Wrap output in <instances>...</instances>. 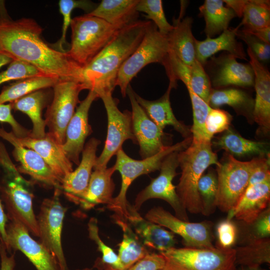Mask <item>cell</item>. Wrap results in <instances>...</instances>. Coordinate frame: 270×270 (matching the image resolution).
<instances>
[{
    "mask_svg": "<svg viewBox=\"0 0 270 270\" xmlns=\"http://www.w3.org/2000/svg\"><path fill=\"white\" fill-rule=\"evenodd\" d=\"M100 144V141L97 138H90L84 145L78 167L66 175L61 181V190L76 204H79L86 191L97 158V148Z\"/></svg>",
    "mask_w": 270,
    "mask_h": 270,
    "instance_id": "obj_20",
    "label": "cell"
},
{
    "mask_svg": "<svg viewBox=\"0 0 270 270\" xmlns=\"http://www.w3.org/2000/svg\"><path fill=\"white\" fill-rule=\"evenodd\" d=\"M240 270H264L260 266H241Z\"/></svg>",
    "mask_w": 270,
    "mask_h": 270,
    "instance_id": "obj_57",
    "label": "cell"
},
{
    "mask_svg": "<svg viewBox=\"0 0 270 270\" xmlns=\"http://www.w3.org/2000/svg\"><path fill=\"white\" fill-rule=\"evenodd\" d=\"M164 256L160 254L150 253L128 270H160L164 265Z\"/></svg>",
    "mask_w": 270,
    "mask_h": 270,
    "instance_id": "obj_50",
    "label": "cell"
},
{
    "mask_svg": "<svg viewBox=\"0 0 270 270\" xmlns=\"http://www.w3.org/2000/svg\"><path fill=\"white\" fill-rule=\"evenodd\" d=\"M121 228L123 236L119 244L118 257L121 270H128L132 266L150 252L134 232L126 219L115 214L112 216Z\"/></svg>",
    "mask_w": 270,
    "mask_h": 270,
    "instance_id": "obj_30",
    "label": "cell"
},
{
    "mask_svg": "<svg viewBox=\"0 0 270 270\" xmlns=\"http://www.w3.org/2000/svg\"><path fill=\"white\" fill-rule=\"evenodd\" d=\"M211 142H193L178 153V166L182 172L176 192L186 211L191 214L202 212L201 200L198 191V182L210 166H218L219 162L212 151Z\"/></svg>",
    "mask_w": 270,
    "mask_h": 270,
    "instance_id": "obj_3",
    "label": "cell"
},
{
    "mask_svg": "<svg viewBox=\"0 0 270 270\" xmlns=\"http://www.w3.org/2000/svg\"><path fill=\"white\" fill-rule=\"evenodd\" d=\"M7 216L4 212V210L0 199V234L4 246L6 247L7 244L6 226L7 222Z\"/></svg>",
    "mask_w": 270,
    "mask_h": 270,
    "instance_id": "obj_54",
    "label": "cell"
},
{
    "mask_svg": "<svg viewBox=\"0 0 270 270\" xmlns=\"http://www.w3.org/2000/svg\"><path fill=\"white\" fill-rule=\"evenodd\" d=\"M270 180V158H264L251 174L248 187Z\"/></svg>",
    "mask_w": 270,
    "mask_h": 270,
    "instance_id": "obj_51",
    "label": "cell"
},
{
    "mask_svg": "<svg viewBox=\"0 0 270 270\" xmlns=\"http://www.w3.org/2000/svg\"><path fill=\"white\" fill-rule=\"evenodd\" d=\"M128 212L127 221L146 248L162 252L174 246L176 241L173 232L143 218L130 204Z\"/></svg>",
    "mask_w": 270,
    "mask_h": 270,
    "instance_id": "obj_23",
    "label": "cell"
},
{
    "mask_svg": "<svg viewBox=\"0 0 270 270\" xmlns=\"http://www.w3.org/2000/svg\"><path fill=\"white\" fill-rule=\"evenodd\" d=\"M126 94L132 106V128L137 144L140 146V154L142 159L153 156L166 146L163 142L164 130L149 118L138 104L130 84Z\"/></svg>",
    "mask_w": 270,
    "mask_h": 270,
    "instance_id": "obj_15",
    "label": "cell"
},
{
    "mask_svg": "<svg viewBox=\"0 0 270 270\" xmlns=\"http://www.w3.org/2000/svg\"><path fill=\"white\" fill-rule=\"evenodd\" d=\"M60 12L63 16L62 33L60 38L56 43V50L66 52L64 45L66 44V35L68 26L70 25L72 18L71 14L76 8H80L88 14L92 11L96 6L89 0H60L58 2Z\"/></svg>",
    "mask_w": 270,
    "mask_h": 270,
    "instance_id": "obj_43",
    "label": "cell"
},
{
    "mask_svg": "<svg viewBox=\"0 0 270 270\" xmlns=\"http://www.w3.org/2000/svg\"><path fill=\"white\" fill-rule=\"evenodd\" d=\"M2 256V268L1 270H12L14 266V260L4 256Z\"/></svg>",
    "mask_w": 270,
    "mask_h": 270,
    "instance_id": "obj_55",
    "label": "cell"
},
{
    "mask_svg": "<svg viewBox=\"0 0 270 270\" xmlns=\"http://www.w3.org/2000/svg\"><path fill=\"white\" fill-rule=\"evenodd\" d=\"M164 265L160 270H236L234 248H170L160 252Z\"/></svg>",
    "mask_w": 270,
    "mask_h": 270,
    "instance_id": "obj_8",
    "label": "cell"
},
{
    "mask_svg": "<svg viewBox=\"0 0 270 270\" xmlns=\"http://www.w3.org/2000/svg\"><path fill=\"white\" fill-rule=\"evenodd\" d=\"M170 50L166 35L159 32L152 22L137 48L120 68L116 80L122 96L132 78L145 66L152 63L163 65Z\"/></svg>",
    "mask_w": 270,
    "mask_h": 270,
    "instance_id": "obj_9",
    "label": "cell"
},
{
    "mask_svg": "<svg viewBox=\"0 0 270 270\" xmlns=\"http://www.w3.org/2000/svg\"><path fill=\"white\" fill-rule=\"evenodd\" d=\"M10 104H0V122L8 123L12 126V133L18 138L25 137L30 134V132L22 127L15 120L12 114Z\"/></svg>",
    "mask_w": 270,
    "mask_h": 270,
    "instance_id": "obj_49",
    "label": "cell"
},
{
    "mask_svg": "<svg viewBox=\"0 0 270 270\" xmlns=\"http://www.w3.org/2000/svg\"><path fill=\"white\" fill-rule=\"evenodd\" d=\"M242 20L236 28L241 26L248 28H261L270 26V1L268 0H248L244 8Z\"/></svg>",
    "mask_w": 270,
    "mask_h": 270,
    "instance_id": "obj_37",
    "label": "cell"
},
{
    "mask_svg": "<svg viewBox=\"0 0 270 270\" xmlns=\"http://www.w3.org/2000/svg\"><path fill=\"white\" fill-rule=\"evenodd\" d=\"M190 96L193 113V125L190 129L192 142H211L206 128V120L212 108L208 104L196 94L189 87H186Z\"/></svg>",
    "mask_w": 270,
    "mask_h": 270,
    "instance_id": "obj_38",
    "label": "cell"
},
{
    "mask_svg": "<svg viewBox=\"0 0 270 270\" xmlns=\"http://www.w3.org/2000/svg\"><path fill=\"white\" fill-rule=\"evenodd\" d=\"M54 98L45 114L47 132L59 144L65 140L66 127L75 112L80 92L88 90L82 82L72 80H58L53 86Z\"/></svg>",
    "mask_w": 270,
    "mask_h": 270,
    "instance_id": "obj_10",
    "label": "cell"
},
{
    "mask_svg": "<svg viewBox=\"0 0 270 270\" xmlns=\"http://www.w3.org/2000/svg\"><path fill=\"white\" fill-rule=\"evenodd\" d=\"M59 80L42 76L21 80L6 88L0 94V104L12 102L34 92L53 86Z\"/></svg>",
    "mask_w": 270,
    "mask_h": 270,
    "instance_id": "obj_36",
    "label": "cell"
},
{
    "mask_svg": "<svg viewBox=\"0 0 270 270\" xmlns=\"http://www.w3.org/2000/svg\"><path fill=\"white\" fill-rule=\"evenodd\" d=\"M226 6L231 8L239 18L242 16L248 0H223Z\"/></svg>",
    "mask_w": 270,
    "mask_h": 270,
    "instance_id": "obj_53",
    "label": "cell"
},
{
    "mask_svg": "<svg viewBox=\"0 0 270 270\" xmlns=\"http://www.w3.org/2000/svg\"><path fill=\"white\" fill-rule=\"evenodd\" d=\"M235 28L236 36L244 41L260 62H268L270 58V45L240 29Z\"/></svg>",
    "mask_w": 270,
    "mask_h": 270,
    "instance_id": "obj_48",
    "label": "cell"
},
{
    "mask_svg": "<svg viewBox=\"0 0 270 270\" xmlns=\"http://www.w3.org/2000/svg\"><path fill=\"white\" fill-rule=\"evenodd\" d=\"M115 171L114 166L94 169L86 191L79 202L82 208L90 209L98 204L108 206L112 202L115 185L112 176Z\"/></svg>",
    "mask_w": 270,
    "mask_h": 270,
    "instance_id": "obj_27",
    "label": "cell"
},
{
    "mask_svg": "<svg viewBox=\"0 0 270 270\" xmlns=\"http://www.w3.org/2000/svg\"><path fill=\"white\" fill-rule=\"evenodd\" d=\"M236 264L242 266H260L270 264V239L266 238L234 248Z\"/></svg>",
    "mask_w": 270,
    "mask_h": 270,
    "instance_id": "obj_35",
    "label": "cell"
},
{
    "mask_svg": "<svg viewBox=\"0 0 270 270\" xmlns=\"http://www.w3.org/2000/svg\"><path fill=\"white\" fill-rule=\"evenodd\" d=\"M97 98L98 96L96 92L90 90L86 97L80 102L66 130L65 140L62 148L68 160L76 164L80 162V156L84 148L86 139L92 132L88 124V112L92 102Z\"/></svg>",
    "mask_w": 270,
    "mask_h": 270,
    "instance_id": "obj_18",
    "label": "cell"
},
{
    "mask_svg": "<svg viewBox=\"0 0 270 270\" xmlns=\"http://www.w3.org/2000/svg\"><path fill=\"white\" fill-rule=\"evenodd\" d=\"M242 30L248 33L262 42L270 44V26L261 28H242Z\"/></svg>",
    "mask_w": 270,
    "mask_h": 270,
    "instance_id": "obj_52",
    "label": "cell"
},
{
    "mask_svg": "<svg viewBox=\"0 0 270 270\" xmlns=\"http://www.w3.org/2000/svg\"><path fill=\"white\" fill-rule=\"evenodd\" d=\"M136 10L146 14V18L150 20L160 33L167 35L173 28L167 20L161 0H139Z\"/></svg>",
    "mask_w": 270,
    "mask_h": 270,
    "instance_id": "obj_42",
    "label": "cell"
},
{
    "mask_svg": "<svg viewBox=\"0 0 270 270\" xmlns=\"http://www.w3.org/2000/svg\"><path fill=\"white\" fill-rule=\"evenodd\" d=\"M178 152H173L164 158L159 175L152 179L150 184L137 195L133 206L136 210H140L146 201L152 198H160L170 204L175 212L176 216L188 221L187 211L177 194L176 186L172 184L174 178L178 174L176 170L179 166Z\"/></svg>",
    "mask_w": 270,
    "mask_h": 270,
    "instance_id": "obj_13",
    "label": "cell"
},
{
    "mask_svg": "<svg viewBox=\"0 0 270 270\" xmlns=\"http://www.w3.org/2000/svg\"><path fill=\"white\" fill-rule=\"evenodd\" d=\"M192 18L187 16L174 22L166 35L170 50L186 65L190 66L196 60V38L192 32Z\"/></svg>",
    "mask_w": 270,
    "mask_h": 270,
    "instance_id": "obj_28",
    "label": "cell"
},
{
    "mask_svg": "<svg viewBox=\"0 0 270 270\" xmlns=\"http://www.w3.org/2000/svg\"><path fill=\"white\" fill-rule=\"evenodd\" d=\"M240 234H238L241 245L257 240L270 238V207L264 210L252 222L248 224L242 223Z\"/></svg>",
    "mask_w": 270,
    "mask_h": 270,
    "instance_id": "obj_39",
    "label": "cell"
},
{
    "mask_svg": "<svg viewBox=\"0 0 270 270\" xmlns=\"http://www.w3.org/2000/svg\"><path fill=\"white\" fill-rule=\"evenodd\" d=\"M0 137L14 146L12 156L20 164L17 168L20 173L28 175L43 185L61 190V180L36 152L20 145L14 138L12 132L2 128H0Z\"/></svg>",
    "mask_w": 270,
    "mask_h": 270,
    "instance_id": "obj_17",
    "label": "cell"
},
{
    "mask_svg": "<svg viewBox=\"0 0 270 270\" xmlns=\"http://www.w3.org/2000/svg\"><path fill=\"white\" fill-rule=\"evenodd\" d=\"M270 180L249 186L228 212L226 218H235L242 223L250 224L270 206Z\"/></svg>",
    "mask_w": 270,
    "mask_h": 270,
    "instance_id": "obj_24",
    "label": "cell"
},
{
    "mask_svg": "<svg viewBox=\"0 0 270 270\" xmlns=\"http://www.w3.org/2000/svg\"><path fill=\"white\" fill-rule=\"evenodd\" d=\"M236 37L235 28H228L217 38H206L204 40H196V60L204 66L210 57L222 50L236 58L247 60L242 44L237 40Z\"/></svg>",
    "mask_w": 270,
    "mask_h": 270,
    "instance_id": "obj_26",
    "label": "cell"
},
{
    "mask_svg": "<svg viewBox=\"0 0 270 270\" xmlns=\"http://www.w3.org/2000/svg\"><path fill=\"white\" fill-rule=\"evenodd\" d=\"M42 32V27L32 18L14 21L2 18L0 52L13 60L34 66L45 76L84 83L83 68L70 58L66 52L48 45L40 38Z\"/></svg>",
    "mask_w": 270,
    "mask_h": 270,
    "instance_id": "obj_1",
    "label": "cell"
},
{
    "mask_svg": "<svg viewBox=\"0 0 270 270\" xmlns=\"http://www.w3.org/2000/svg\"><path fill=\"white\" fill-rule=\"evenodd\" d=\"M174 86L169 84L168 90L160 98L155 100H146L134 92L138 104L144 110L149 118L162 130L171 126L184 138L190 137V130L174 115L170 100V92Z\"/></svg>",
    "mask_w": 270,
    "mask_h": 270,
    "instance_id": "obj_25",
    "label": "cell"
},
{
    "mask_svg": "<svg viewBox=\"0 0 270 270\" xmlns=\"http://www.w3.org/2000/svg\"><path fill=\"white\" fill-rule=\"evenodd\" d=\"M192 140V137L186 138L174 145L166 146L156 154L142 160H134L128 156L122 148L116 154V159L114 166L116 171H118L121 175V188L118 195L108 206V208L119 216L126 220L128 207L130 204L126 195L132 182L142 175L160 170L162 162L166 156L173 152L186 148L190 144Z\"/></svg>",
    "mask_w": 270,
    "mask_h": 270,
    "instance_id": "obj_6",
    "label": "cell"
},
{
    "mask_svg": "<svg viewBox=\"0 0 270 270\" xmlns=\"http://www.w3.org/2000/svg\"><path fill=\"white\" fill-rule=\"evenodd\" d=\"M46 98L42 90L26 95L12 102V109L26 114L32 123V129L29 136L33 138H44L46 134V124L42 118V110Z\"/></svg>",
    "mask_w": 270,
    "mask_h": 270,
    "instance_id": "obj_32",
    "label": "cell"
},
{
    "mask_svg": "<svg viewBox=\"0 0 270 270\" xmlns=\"http://www.w3.org/2000/svg\"><path fill=\"white\" fill-rule=\"evenodd\" d=\"M199 10L206 22L204 32L210 38L227 30L230 22L236 16L222 0H206Z\"/></svg>",
    "mask_w": 270,
    "mask_h": 270,
    "instance_id": "obj_33",
    "label": "cell"
},
{
    "mask_svg": "<svg viewBox=\"0 0 270 270\" xmlns=\"http://www.w3.org/2000/svg\"><path fill=\"white\" fill-rule=\"evenodd\" d=\"M247 54L254 74L256 96L252 118L264 132L268 133L270 129V74L248 48Z\"/></svg>",
    "mask_w": 270,
    "mask_h": 270,
    "instance_id": "obj_21",
    "label": "cell"
},
{
    "mask_svg": "<svg viewBox=\"0 0 270 270\" xmlns=\"http://www.w3.org/2000/svg\"><path fill=\"white\" fill-rule=\"evenodd\" d=\"M6 248L20 251L37 270H61L54 256L40 242L34 240L22 225L10 221L6 224Z\"/></svg>",
    "mask_w": 270,
    "mask_h": 270,
    "instance_id": "obj_16",
    "label": "cell"
},
{
    "mask_svg": "<svg viewBox=\"0 0 270 270\" xmlns=\"http://www.w3.org/2000/svg\"><path fill=\"white\" fill-rule=\"evenodd\" d=\"M12 60H13L11 58L0 52V68L10 63Z\"/></svg>",
    "mask_w": 270,
    "mask_h": 270,
    "instance_id": "obj_56",
    "label": "cell"
},
{
    "mask_svg": "<svg viewBox=\"0 0 270 270\" xmlns=\"http://www.w3.org/2000/svg\"><path fill=\"white\" fill-rule=\"evenodd\" d=\"M212 58L210 62L212 68L209 77L211 84L214 88L254 86V74L250 64L240 63L229 54Z\"/></svg>",
    "mask_w": 270,
    "mask_h": 270,
    "instance_id": "obj_19",
    "label": "cell"
},
{
    "mask_svg": "<svg viewBox=\"0 0 270 270\" xmlns=\"http://www.w3.org/2000/svg\"><path fill=\"white\" fill-rule=\"evenodd\" d=\"M264 158L262 156L242 162L228 154L224 156L216 166V208L222 212H228L236 206L247 188L252 171Z\"/></svg>",
    "mask_w": 270,
    "mask_h": 270,
    "instance_id": "obj_7",
    "label": "cell"
},
{
    "mask_svg": "<svg viewBox=\"0 0 270 270\" xmlns=\"http://www.w3.org/2000/svg\"><path fill=\"white\" fill-rule=\"evenodd\" d=\"M198 191L202 204L201 213L205 216H209L216 208L218 191L217 175L212 171L203 174L198 184Z\"/></svg>",
    "mask_w": 270,
    "mask_h": 270,
    "instance_id": "obj_40",
    "label": "cell"
},
{
    "mask_svg": "<svg viewBox=\"0 0 270 270\" xmlns=\"http://www.w3.org/2000/svg\"><path fill=\"white\" fill-rule=\"evenodd\" d=\"M61 192L59 188H54L53 196L43 200L36 220L40 242L54 256L61 270H68L61 242L66 210L60 200Z\"/></svg>",
    "mask_w": 270,
    "mask_h": 270,
    "instance_id": "obj_11",
    "label": "cell"
},
{
    "mask_svg": "<svg viewBox=\"0 0 270 270\" xmlns=\"http://www.w3.org/2000/svg\"><path fill=\"white\" fill-rule=\"evenodd\" d=\"M216 248L222 249L232 248L238 240V228L232 220L220 222L216 227Z\"/></svg>",
    "mask_w": 270,
    "mask_h": 270,
    "instance_id": "obj_47",
    "label": "cell"
},
{
    "mask_svg": "<svg viewBox=\"0 0 270 270\" xmlns=\"http://www.w3.org/2000/svg\"><path fill=\"white\" fill-rule=\"evenodd\" d=\"M183 82L186 87H189L196 94L208 104L212 90L210 80L204 66L196 59L190 66V78Z\"/></svg>",
    "mask_w": 270,
    "mask_h": 270,
    "instance_id": "obj_41",
    "label": "cell"
},
{
    "mask_svg": "<svg viewBox=\"0 0 270 270\" xmlns=\"http://www.w3.org/2000/svg\"><path fill=\"white\" fill-rule=\"evenodd\" d=\"M139 0H102L88 14L104 20L118 28L136 20Z\"/></svg>",
    "mask_w": 270,
    "mask_h": 270,
    "instance_id": "obj_29",
    "label": "cell"
},
{
    "mask_svg": "<svg viewBox=\"0 0 270 270\" xmlns=\"http://www.w3.org/2000/svg\"><path fill=\"white\" fill-rule=\"evenodd\" d=\"M145 218L174 234L180 236L186 248H212L214 240L212 223L208 221L191 222L178 218L162 207L152 208L146 214Z\"/></svg>",
    "mask_w": 270,
    "mask_h": 270,
    "instance_id": "obj_14",
    "label": "cell"
},
{
    "mask_svg": "<svg viewBox=\"0 0 270 270\" xmlns=\"http://www.w3.org/2000/svg\"><path fill=\"white\" fill-rule=\"evenodd\" d=\"M232 116L227 112L218 108H211L206 120V128L209 138L225 132L230 128Z\"/></svg>",
    "mask_w": 270,
    "mask_h": 270,
    "instance_id": "obj_46",
    "label": "cell"
},
{
    "mask_svg": "<svg viewBox=\"0 0 270 270\" xmlns=\"http://www.w3.org/2000/svg\"><path fill=\"white\" fill-rule=\"evenodd\" d=\"M42 76L44 75L34 66L20 60H13L6 70L0 73V84L12 80Z\"/></svg>",
    "mask_w": 270,
    "mask_h": 270,
    "instance_id": "obj_45",
    "label": "cell"
},
{
    "mask_svg": "<svg viewBox=\"0 0 270 270\" xmlns=\"http://www.w3.org/2000/svg\"><path fill=\"white\" fill-rule=\"evenodd\" d=\"M88 231L90 238L96 243L98 250L102 254V260L105 265V270H121L118 256L102 242L99 236L98 221L96 218H92L90 220Z\"/></svg>",
    "mask_w": 270,
    "mask_h": 270,
    "instance_id": "obj_44",
    "label": "cell"
},
{
    "mask_svg": "<svg viewBox=\"0 0 270 270\" xmlns=\"http://www.w3.org/2000/svg\"><path fill=\"white\" fill-rule=\"evenodd\" d=\"M72 41L66 52L70 58L84 68L120 29L88 14L72 18Z\"/></svg>",
    "mask_w": 270,
    "mask_h": 270,
    "instance_id": "obj_5",
    "label": "cell"
},
{
    "mask_svg": "<svg viewBox=\"0 0 270 270\" xmlns=\"http://www.w3.org/2000/svg\"><path fill=\"white\" fill-rule=\"evenodd\" d=\"M105 107L108 118V132L104 146L96 158L94 169L106 168L113 156L122 149L124 142L130 140L137 144L132 128V112H121L118 108V101L112 97V92L100 96Z\"/></svg>",
    "mask_w": 270,
    "mask_h": 270,
    "instance_id": "obj_12",
    "label": "cell"
},
{
    "mask_svg": "<svg viewBox=\"0 0 270 270\" xmlns=\"http://www.w3.org/2000/svg\"><path fill=\"white\" fill-rule=\"evenodd\" d=\"M12 134L14 138L18 144L36 152L61 181L66 175L73 171L72 164L66 156L62 146L47 132L44 138H33L29 135L18 138Z\"/></svg>",
    "mask_w": 270,
    "mask_h": 270,
    "instance_id": "obj_22",
    "label": "cell"
},
{
    "mask_svg": "<svg viewBox=\"0 0 270 270\" xmlns=\"http://www.w3.org/2000/svg\"><path fill=\"white\" fill-rule=\"evenodd\" d=\"M211 143L212 146L219 150H224L234 156L254 154L264 156L265 155L269 156L270 154L267 143L246 139L230 128Z\"/></svg>",
    "mask_w": 270,
    "mask_h": 270,
    "instance_id": "obj_31",
    "label": "cell"
},
{
    "mask_svg": "<svg viewBox=\"0 0 270 270\" xmlns=\"http://www.w3.org/2000/svg\"><path fill=\"white\" fill-rule=\"evenodd\" d=\"M0 166L6 173L0 184V192L7 218L12 222L20 223L33 236L38 237L36 217L32 205V194L26 187L28 183L13 164L4 146H0Z\"/></svg>",
    "mask_w": 270,
    "mask_h": 270,
    "instance_id": "obj_4",
    "label": "cell"
},
{
    "mask_svg": "<svg viewBox=\"0 0 270 270\" xmlns=\"http://www.w3.org/2000/svg\"><path fill=\"white\" fill-rule=\"evenodd\" d=\"M254 100L244 91L236 88L220 90L212 89L208 105L212 108L227 104L237 112L244 115L252 114L254 110Z\"/></svg>",
    "mask_w": 270,
    "mask_h": 270,
    "instance_id": "obj_34",
    "label": "cell"
},
{
    "mask_svg": "<svg viewBox=\"0 0 270 270\" xmlns=\"http://www.w3.org/2000/svg\"><path fill=\"white\" fill-rule=\"evenodd\" d=\"M138 20L118 30L106 46L83 68L88 90L100 95L112 92L116 87L118 72L134 52L152 24Z\"/></svg>",
    "mask_w": 270,
    "mask_h": 270,
    "instance_id": "obj_2",
    "label": "cell"
}]
</instances>
